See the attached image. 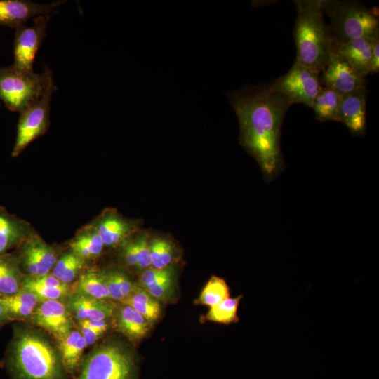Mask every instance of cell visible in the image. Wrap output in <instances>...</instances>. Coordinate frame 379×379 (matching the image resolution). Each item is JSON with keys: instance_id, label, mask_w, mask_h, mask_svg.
Segmentation results:
<instances>
[{"instance_id": "cell-5", "label": "cell", "mask_w": 379, "mask_h": 379, "mask_svg": "<svg viewBox=\"0 0 379 379\" xmlns=\"http://www.w3.org/2000/svg\"><path fill=\"white\" fill-rule=\"evenodd\" d=\"M322 8L331 20L332 43L345 42L378 32V13L355 1H322Z\"/></svg>"}, {"instance_id": "cell-19", "label": "cell", "mask_w": 379, "mask_h": 379, "mask_svg": "<svg viewBox=\"0 0 379 379\" xmlns=\"http://www.w3.org/2000/svg\"><path fill=\"white\" fill-rule=\"evenodd\" d=\"M150 237L147 232H135L119 246V258L126 267L143 271L151 267Z\"/></svg>"}, {"instance_id": "cell-17", "label": "cell", "mask_w": 379, "mask_h": 379, "mask_svg": "<svg viewBox=\"0 0 379 379\" xmlns=\"http://www.w3.org/2000/svg\"><path fill=\"white\" fill-rule=\"evenodd\" d=\"M67 310L78 321L107 320L114 317L115 307L107 300L95 299L77 292L67 298Z\"/></svg>"}, {"instance_id": "cell-31", "label": "cell", "mask_w": 379, "mask_h": 379, "mask_svg": "<svg viewBox=\"0 0 379 379\" xmlns=\"http://www.w3.org/2000/svg\"><path fill=\"white\" fill-rule=\"evenodd\" d=\"M243 295L228 298L216 305L211 307L206 319L210 321L229 325L239 322L238 307Z\"/></svg>"}, {"instance_id": "cell-3", "label": "cell", "mask_w": 379, "mask_h": 379, "mask_svg": "<svg viewBox=\"0 0 379 379\" xmlns=\"http://www.w3.org/2000/svg\"><path fill=\"white\" fill-rule=\"evenodd\" d=\"M298 17L294 28L296 62L312 71L323 72L331 54L332 39L323 17L321 0L294 1Z\"/></svg>"}, {"instance_id": "cell-6", "label": "cell", "mask_w": 379, "mask_h": 379, "mask_svg": "<svg viewBox=\"0 0 379 379\" xmlns=\"http://www.w3.org/2000/svg\"><path fill=\"white\" fill-rule=\"evenodd\" d=\"M52 77L48 68L25 74L12 65L0 67V100L9 110L20 112L41 95Z\"/></svg>"}, {"instance_id": "cell-11", "label": "cell", "mask_w": 379, "mask_h": 379, "mask_svg": "<svg viewBox=\"0 0 379 379\" xmlns=\"http://www.w3.org/2000/svg\"><path fill=\"white\" fill-rule=\"evenodd\" d=\"M65 1L38 3L28 0H0V26L16 29L28 20L51 16Z\"/></svg>"}, {"instance_id": "cell-26", "label": "cell", "mask_w": 379, "mask_h": 379, "mask_svg": "<svg viewBox=\"0 0 379 379\" xmlns=\"http://www.w3.org/2000/svg\"><path fill=\"white\" fill-rule=\"evenodd\" d=\"M342 95L326 86H321L314 100L313 108L316 119L319 121H338Z\"/></svg>"}, {"instance_id": "cell-39", "label": "cell", "mask_w": 379, "mask_h": 379, "mask_svg": "<svg viewBox=\"0 0 379 379\" xmlns=\"http://www.w3.org/2000/svg\"><path fill=\"white\" fill-rule=\"evenodd\" d=\"M0 107H1V103H0Z\"/></svg>"}, {"instance_id": "cell-1", "label": "cell", "mask_w": 379, "mask_h": 379, "mask_svg": "<svg viewBox=\"0 0 379 379\" xmlns=\"http://www.w3.org/2000/svg\"><path fill=\"white\" fill-rule=\"evenodd\" d=\"M239 119L241 145L256 159L265 179L274 180L284 168L281 130L291 104L272 84L247 86L230 96Z\"/></svg>"}, {"instance_id": "cell-38", "label": "cell", "mask_w": 379, "mask_h": 379, "mask_svg": "<svg viewBox=\"0 0 379 379\" xmlns=\"http://www.w3.org/2000/svg\"><path fill=\"white\" fill-rule=\"evenodd\" d=\"M11 319L4 308V305L0 302V327L9 321Z\"/></svg>"}, {"instance_id": "cell-18", "label": "cell", "mask_w": 379, "mask_h": 379, "mask_svg": "<svg viewBox=\"0 0 379 379\" xmlns=\"http://www.w3.org/2000/svg\"><path fill=\"white\" fill-rule=\"evenodd\" d=\"M33 232L27 221L0 205V255L18 247Z\"/></svg>"}, {"instance_id": "cell-15", "label": "cell", "mask_w": 379, "mask_h": 379, "mask_svg": "<svg viewBox=\"0 0 379 379\" xmlns=\"http://www.w3.org/2000/svg\"><path fill=\"white\" fill-rule=\"evenodd\" d=\"M366 95L364 86L342 96L338 121L343 123L355 135L366 131Z\"/></svg>"}, {"instance_id": "cell-27", "label": "cell", "mask_w": 379, "mask_h": 379, "mask_svg": "<svg viewBox=\"0 0 379 379\" xmlns=\"http://www.w3.org/2000/svg\"><path fill=\"white\" fill-rule=\"evenodd\" d=\"M75 292L98 300L110 299L101 270L83 271L77 278Z\"/></svg>"}, {"instance_id": "cell-20", "label": "cell", "mask_w": 379, "mask_h": 379, "mask_svg": "<svg viewBox=\"0 0 379 379\" xmlns=\"http://www.w3.org/2000/svg\"><path fill=\"white\" fill-rule=\"evenodd\" d=\"M114 316L117 330L131 342L141 340L149 331L151 323L126 304L115 309Z\"/></svg>"}, {"instance_id": "cell-13", "label": "cell", "mask_w": 379, "mask_h": 379, "mask_svg": "<svg viewBox=\"0 0 379 379\" xmlns=\"http://www.w3.org/2000/svg\"><path fill=\"white\" fill-rule=\"evenodd\" d=\"M91 224L107 248L119 246L138 230L137 222L125 218L113 208L104 210Z\"/></svg>"}, {"instance_id": "cell-32", "label": "cell", "mask_w": 379, "mask_h": 379, "mask_svg": "<svg viewBox=\"0 0 379 379\" xmlns=\"http://www.w3.org/2000/svg\"><path fill=\"white\" fill-rule=\"evenodd\" d=\"M230 289L226 281L212 276L202 289L198 302L211 307L230 298Z\"/></svg>"}, {"instance_id": "cell-7", "label": "cell", "mask_w": 379, "mask_h": 379, "mask_svg": "<svg viewBox=\"0 0 379 379\" xmlns=\"http://www.w3.org/2000/svg\"><path fill=\"white\" fill-rule=\"evenodd\" d=\"M57 86L52 77L41 95L20 111L11 156H19L34 140L45 134L50 125L52 95Z\"/></svg>"}, {"instance_id": "cell-12", "label": "cell", "mask_w": 379, "mask_h": 379, "mask_svg": "<svg viewBox=\"0 0 379 379\" xmlns=\"http://www.w3.org/2000/svg\"><path fill=\"white\" fill-rule=\"evenodd\" d=\"M31 317L34 324L52 334L57 340L72 331L71 314L60 300L40 302Z\"/></svg>"}, {"instance_id": "cell-10", "label": "cell", "mask_w": 379, "mask_h": 379, "mask_svg": "<svg viewBox=\"0 0 379 379\" xmlns=\"http://www.w3.org/2000/svg\"><path fill=\"white\" fill-rule=\"evenodd\" d=\"M18 247L17 256L27 276L41 277L51 273L59 258L58 250L34 231Z\"/></svg>"}, {"instance_id": "cell-21", "label": "cell", "mask_w": 379, "mask_h": 379, "mask_svg": "<svg viewBox=\"0 0 379 379\" xmlns=\"http://www.w3.org/2000/svg\"><path fill=\"white\" fill-rule=\"evenodd\" d=\"M22 288L27 289L37 295L39 300H60L70 294L69 285L62 284L51 273L41 277L25 275Z\"/></svg>"}, {"instance_id": "cell-37", "label": "cell", "mask_w": 379, "mask_h": 379, "mask_svg": "<svg viewBox=\"0 0 379 379\" xmlns=\"http://www.w3.org/2000/svg\"><path fill=\"white\" fill-rule=\"evenodd\" d=\"M78 321L91 328L93 331L102 333V335L107 331L108 327H109V324L107 320H101V321L83 320V321Z\"/></svg>"}, {"instance_id": "cell-16", "label": "cell", "mask_w": 379, "mask_h": 379, "mask_svg": "<svg viewBox=\"0 0 379 379\" xmlns=\"http://www.w3.org/2000/svg\"><path fill=\"white\" fill-rule=\"evenodd\" d=\"M378 34L374 36L332 43L331 52L344 59L356 72L366 77L369 72L373 44Z\"/></svg>"}, {"instance_id": "cell-8", "label": "cell", "mask_w": 379, "mask_h": 379, "mask_svg": "<svg viewBox=\"0 0 379 379\" xmlns=\"http://www.w3.org/2000/svg\"><path fill=\"white\" fill-rule=\"evenodd\" d=\"M51 16L41 15L33 19L29 26L22 25L15 29L13 63L18 72L25 74L35 73L33 69L36 54L46 38L48 22Z\"/></svg>"}, {"instance_id": "cell-25", "label": "cell", "mask_w": 379, "mask_h": 379, "mask_svg": "<svg viewBox=\"0 0 379 379\" xmlns=\"http://www.w3.org/2000/svg\"><path fill=\"white\" fill-rule=\"evenodd\" d=\"M41 300L33 292L22 288L15 294L0 296L10 319H25L30 317Z\"/></svg>"}, {"instance_id": "cell-14", "label": "cell", "mask_w": 379, "mask_h": 379, "mask_svg": "<svg viewBox=\"0 0 379 379\" xmlns=\"http://www.w3.org/2000/svg\"><path fill=\"white\" fill-rule=\"evenodd\" d=\"M322 72L321 80L324 86L342 95L366 86V77L359 74L344 59L332 52Z\"/></svg>"}, {"instance_id": "cell-22", "label": "cell", "mask_w": 379, "mask_h": 379, "mask_svg": "<svg viewBox=\"0 0 379 379\" xmlns=\"http://www.w3.org/2000/svg\"><path fill=\"white\" fill-rule=\"evenodd\" d=\"M69 251L86 262L99 257L105 248L96 229L90 223L79 229L69 243Z\"/></svg>"}, {"instance_id": "cell-2", "label": "cell", "mask_w": 379, "mask_h": 379, "mask_svg": "<svg viewBox=\"0 0 379 379\" xmlns=\"http://www.w3.org/2000/svg\"><path fill=\"white\" fill-rule=\"evenodd\" d=\"M6 366L12 379H68L58 350L33 329L16 327Z\"/></svg>"}, {"instance_id": "cell-30", "label": "cell", "mask_w": 379, "mask_h": 379, "mask_svg": "<svg viewBox=\"0 0 379 379\" xmlns=\"http://www.w3.org/2000/svg\"><path fill=\"white\" fill-rule=\"evenodd\" d=\"M151 267L164 269L173 265L175 248L167 238L157 237L149 241Z\"/></svg>"}, {"instance_id": "cell-23", "label": "cell", "mask_w": 379, "mask_h": 379, "mask_svg": "<svg viewBox=\"0 0 379 379\" xmlns=\"http://www.w3.org/2000/svg\"><path fill=\"white\" fill-rule=\"evenodd\" d=\"M58 342V351L65 368L69 375H74L79 369L82 354L87 347L86 343L77 330H72Z\"/></svg>"}, {"instance_id": "cell-33", "label": "cell", "mask_w": 379, "mask_h": 379, "mask_svg": "<svg viewBox=\"0 0 379 379\" xmlns=\"http://www.w3.org/2000/svg\"><path fill=\"white\" fill-rule=\"evenodd\" d=\"M173 277L174 267L171 265L166 267L159 277L143 288L157 300L166 299L173 290Z\"/></svg>"}, {"instance_id": "cell-36", "label": "cell", "mask_w": 379, "mask_h": 379, "mask_svg": "<svg viewBox=\"0 0 379 379\" xmlns=\"http://www.w3.org/2000/svg\"><path fill=\"white\" fill-rule=\"evenodd\" d=\"M379 34L376 36L372 48V55L370 63L369 72L375 73L378 72L379 68Z\"/></svg>"}, {"instance_id": "cell-29", "label": "cell", "mask_w": 379, "mask_h": 379, "mask_svg": "<svg viewBox=\"0 0 379 379\" xmlns=\"http://www.w3.org/2000/svg\"><path fill=\"white\" fill-rule=\"evenodd\" d=\"M86 261L71 251L59 256L51 274L62 284L69 285L83 272Z\"/></svg>"}, {"instance_id": "cell-34", "label": "cell", "mask_w": 379, "mask_h": 379, "mask_svg": "<svg viewBox=\"0 0 379 379\" xmlns=\"http://www.w3.org/2000/svg\"><path fill=\"white\" fill-rule=\"evenodd\" d=\"M110 271L124 296V301L132 293L135 285H134L128 276L120 270L110 269Z\"/></svg>"}, {"instance_id": "cell-35", "label": "cell", "mask_w": 379, "mask_h": 379, "mask_svg": "<svg viewBox=\"0 0 379 379\" xmlns=\"http://www.w3.org/2000/svg\"><path fill=\"white\" fill-rule=\"evenodd\" d=\"M79 331L85 340L87 346L93 345L102 335V333L96 332L86 325L79 323Z\"/></svg>"}, {"instance_id": "cell-24", "label": "cell", "mask_w": 379, "mask_h": 379, "mask_svg": "<svg viewBox=\"0 0 379 379\" xmlns=\"http://www.w3.org/2000/svg\"><path fill=\"white\" fill-rule=\"evenodd\" d=\"M25 276L16 254L6 253L0 255V296L19 292Z\"/></svg>"}, {"instance_id": "cell-9", "label": "cell", "mask_w": 379, "mask_h": 379, "mask_svg": "<svg viewBox=\"0 0 379 379\" xmlns=\"http://www.w3.org/2000/svg\"><path fill=\"white\" fill-rule=\"evenodd\" d=\"M291 105L302 103L312 107L321 87L319 73L301 65L296 61L284 76L272 83Z\"/></svg>"}, {"instance_id": "cell-4", "label": "cell", "mask_w": 379, "mask_h": 379, "mask_svg": "<svg viewBox=\"0 0 379 379\" xmlns=\"http://www.w3.org/2000/svg\"><path fill=\"white\" fill-rule=\"evenodd\" d=\"M74 379H139L138 361L130 349L109 340L82 359Z\"/></svg>"}, {"instance_id": "cell-28", "label": "cell", "mask_w": 379, "mask_h": 379, "mask_svg": "<svg viewBox=\"0 0 379 379\" xmlns=\"http://www.w3.org/2000/svg\"><path fill=\"white\" fill-rule=\"evenodd\" d=\"M122 303L131 306L151 324L161 315V305L158 300L138 285Z\"/></svg>"}]
</instances>
